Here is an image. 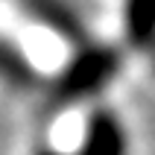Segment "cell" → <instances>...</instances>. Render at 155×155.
<instances>
[{
    "instance_id": "cell-6",
    "label": "cell",
    "mask_w": 155,
    "mask_h": 155,
    "mask_svg": "<svg viewBox=\"0 0 155 155\" xmlns=\"http://www.w3.org/2000/svg\"><path fill=\"white\" fill-rule=\"evenodd\" d=\"M35 155H76V152H61V149H56V147H41Z\"/></svg>"
},
{
    "instance_id": "cell-1",
    "label": "cell",
    "mask_w": 155,
    "mask_h": 155,
    "mask_svg": "<svg viewBox=\"0 0 155 155\" xmlns=\"http://www.w3.org/2000/svg\"><path fill=\"white\" fill-rule=\"evenodd\" d=\"M117 70H120V53L111 44L88 41L82 47H76L73 59L53 79V100L59 105L91 100L111 85Z\"/></svg>"
},
{
    "instance_id": "cell-5",
    "label": "cell",
    "mask_w": 155,
    "mask_h": 155,
    "mask_svg": "<svg viewBox=\"0 0 155 155\" xmlns=\"http://www.w3.org/2000/svg\"><path fill=\"white\" fill-rule=\"evenodd\" d=\"M0 79L18 88H32L38 82V70L12 41H0Z\"/></svg>"
},
{
    "instance_id": "cell-2",
    "label": "cell",
    "mask_w": 155,
    "mask_h": 155,
    "mask_svg": "<svg viewBox=\"0 0 155 155\" xmlns=\"http://www.w3.org/2000/svg\"><path fill=\"white\" fill-rule=\"evenodd\" d=\"M76 155H129V132L108 108H94L85 120Z\"/></svg>"
},
{
    "instance_id": "cell-3",
    "label": "cell",
    "mask_w": 155,
    "mask_h": 155,
    "mask_svg": "<svg viewBox=\"0 0 155 155\" xmlns=\"http://www.w3.org/2000/svg\"><path fill=\"white\" fill-rule=\"evenodd\" d=\"M24 6L35 21H41L44 26H50L53 32H59L64 41H73L76 47L88 44L85 24L79 21V15L64 0H24Z\"/></svg>"
},
{
    "instance_id": "cell-4",
    "label": "cell",
    "mask_w": 155,
    "mask_h": 155,
    "mask_svg": "<svg viewBox=\"0 0 155 155\" xmlns=\"http://www.w3.org/2000/svg\"><path fill=\"white\" fill-rule=\"evenodd\" d=\"M123 32L138 50L155 44V0H123Z\"/></svg>"
}]
</instances>
